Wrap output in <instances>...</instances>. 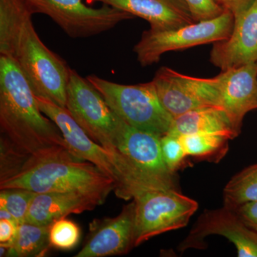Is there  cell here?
I'll return each mask as SVG.
<instances>
[{"label": "cell", "instance_id": "obj_1", "mask_svg": "<svg viewBox=\"0 0 257 257\" xmlns=\"http://www.w3.org/2000/svg\"><path fill=\"white\" fill-rule=\"evenodd\" d=\"M0 126L1 147L16 155L17 173L42 161L76 158L60 128L40 110L18 64L4 55L0 56Z\"/></svg>", "mask_w": 257, "mask_h": 257}, {"label": "cell", "instance_id": "obj_2", "mask_svg": "<svg viewBox=\"0 0 257 257\" xmlns=\"http://www.w3.org/2000/svg\"><path fill=\"white\" fill-rule=\"evenodd\" d=\"M22 188L37 193L104 192L116 189L112 179L95 165L77 158L42 161L16 175L0 180V189Z\"/></svg>", "mask_w": 257, "mask_h": 257}, {"label": "cell", "instance_id": "obj_3", "mask_svg": "<svg viewBox=\"0 0 257 257\" xmlns=\"http://www.w3.org/2000/svg\"><path fill=\"white\" fill-rule=\"evenodd\" d=\"M9 57L18 64L35 96L66 108L71 69L43 43L32 18L22 27Z\"/></svg>", "mask_w": 257, "mask_h": 257}, {"label": "cell", "instance_id": "obj_4", "mask_svg": "<svg viewBox=\"0 0 257 257\" xmlns=\"http://www.w3.org/2000/svg\"><path fill=\"white\" fill-rule=\"evenodd\" d=\"M87 79L111 110L130 126L160 137L170 131L175 118L162 105L152 81L126 85L96 75L87 76Z\"/></svg>", "mask_w": 257, "mask_h": 257}, {"label": "cell", "instance_id": "obj_5", "mask_svg": "<svg viewBox=\"0 0 257 257\" xmlns=\"http://www.w3.org/2000/svg\"><path fill=\"white\" fill-rule=\"evenodd\" d=\"M234 17L225 10L212 20H204L174 30L156 31L151 29L142 35L134 47L138 62L143 67L152 65L164 54L206 44L216 43L229 38L234 27Z\"/></svg>", "mask_w": 257, "mask_h": 257}, {"label": "cell", "instance_id": "obj_6", "mask_svg": "<svg viewBox=\"0 0 257 257\" xmlns=\"http://www.w3.org/2000/svg\"><path fill=\"white\" fill-rule=\"evenodd\" d=\"M135 204V246L167 231L184 227L199 204L177 189H154L138 194Z\"/></svg>", "mask_w": 257, "mask_h": 257}, {"label": "cell", "instance_id": "obj_7", "mask_svg": "<svg viewBox=\"0 0 257 257\" xmlns=\"http://www.w3.org/2000/svg\"><path fill=\"white\" fill-rule=\"evenodd\" d=\"M36 99L42 112L60 128L71 154L78 160L95 165L112 179L116 184V195L128 200L127 172L121 158L93 141L66 108L43 98L36 96Z\"/></svg>", "mask_w": 257, "mask_h": 257}, {"label": "cell", "instance_id": "obj_8", "mask_svg": "<svg viewBox=\"0 0 257 257\" xmlns=\"http://www.w3.org/2000/svg\"><path fill=\"white\" fill-rule=\"evenodd\" d=\"M66 109L93 141L120 157L116 148L118 116L87 78L71 69Z\"/></svg>", "mask_w": 257, "mask_h": 257}, {"label": "cell", "instance_id": "obj_9", "mask_svg": "<svg viewBox=\"0 0 257 257\" xmlns=\"http://www.w3.org/2000/svg\"><path fill=\"white\" fill-rule=\"evenodd\" d=\"M35 13L46 15L68 36L85 38L108 31L118 24L135 18L133 15L103 4L94 8L83 0H27Z\"/></svg>", "mask_w": 257, "mask_h": 257}, {"label": "cell", "instance_id": "obj_10", "mask_svg": "<svg viewBox=\"0 0 257 257\" xmlns=\"http://www.w3.org/2000/svg\"><path fill=\"white\" fill-rule=\"evenodd\" d=\"M116 148L128 165L155 189H177L175 173L166 165L161 137L130 126L118 116Z\"/></svg>", "mask_w": 257, "mask_h": 257}, {"label": "cell", "instance_id": "obj_11", "mask_svg": "<svg viewBox=\"0 0 257 257\" xmlns=\"http://www.w3.org/2000/svg\"><path fill=\"white\" fill-rule=\"evenodd\" d=\"M152 82L162 105L174 118L201 108H221L219 75L199 78L162 67Z\"/></svg>", "mask_w": 257, "mask_h": 257}, {"label": "cell", "instance_id": "obj_12", "mask_svg": "<svg viewBox=\"0 0 257 257\" xmlns=\"http://www.w3.org/2000/svg\"><path fill=\"white\" fill-rule=\"evenodd\" d=\"M210 235H220L229 239L236 246L239 257H257V231L246 226L234 211L224 206L204 211L178 249H204L207 247L204 239Z\"/></svg>", "mask_w": 257, "mask_h": 257}, {"label": "cell", "instance_id": "obj_13", "mask_svg": "<svg viewBox=\"0 0 257 257\" xmlns=\"http://www.w3.org/2000/svg\"><path fill=\"white\" fill-rule=\"evenodd\" d=\"M229 38L214 43L210 62L226 71L257 62V0L235 15Z\"/></svg>", "mask_w": 257, "mask_h": 257}, {"label": "cell", "instance_id": "obj_14", "mask_svg": "<svg viewBox=\"0 0 257 257\" xmlns=\"http://www.w3.org/2000/svg\"><path fill=\"white\" fill-rule=\"evenodd\" d=\"M135 204L123 207L119 215L93 225L87 242L75 257L124 255L135 248Z\"/></svg>", "mask_w": 257, "mask_h": 257}, {"label": "cell", "instance_id": "obj_15", "mask_svg": "<svg viewBox=\"0 0 257 257\" xmlns=\"http://www.w3.org/2000/svg\"><path fill=\"white\" fill-rule=\"evenodd\" d=\"M218 75L221 108L239 135L245 115L256 109L257 62L221 71Z\"/></svg>", "mask_w": 257, "mask_h": 257}, {"label": "cell", "instance_id": "obj_16", "mask_svg": "<svg viewBox=\"0 0 257 257\" xmlns=\"http://www.w3.org/2000/svg\"><path fill=\"white\" fill-rule=\"evenodd\" d=\"M108 195L104 192L37 193L29 209L26 222L50 225L69 214L93 210L104 203Z\"/></svg>", "mask_w": 257, "mask_h": 257}, {"label": "cell", "instance_id": "obj_17", "mask_svg": "<svg viewBox=\"0 0 257 257\" xmlns=\"http://www.w3.org/2000/svg\"><path fill=\"white\" fill-rule=\"evenodd\" d=\"M146 20L151 30H174L197 23L184 0H93Z\"/></svg>", "mask_w": 257, "mask_h": 257}, {"label": "cell", "instance_id": "obj_18", "mask_svg": "<svg viewBox=\"0 0 257 257\" xmlns=\"http://www.w3.org/2000/svg\"><path fill=\"white\" fill-rule=\"evenodd\" d=\"M167 134L180 137L193 134H219L233 140L236 133L229 116L220 107L201 108L175 118Z\"/></svg>", "mask_w": 257, "mask_h": 257}, {"label": "cell", "instance_id": "obj_19", "mask_svg": "<svg viewBox=\"0 0 257 257\" xmlns=\"http://www.w3.org/2000/svg\"><path fill=\"white\" fill-rule=\"evenodd\" d=\"M33 14L27 0H0V55L10 57L22 27Z\"/></svg>", "mask_w": 257, "mask_h": 257}, {"label": "cell", "instance_id": "obj_20", "mask_svg": "<svg viewBox=\"0 0 257 257\" xmlns=\"http://www.w3.org/2000/svg\"><path fill=\"white\" fill-rule=\"evenodd\" d=\"M50 225L42 226L28 222L19 225L16 237L8 248L7 256H43L51 247L49 240Z\"/></svg>", "mask_w": 257, "mask_h": 257}, {"label": "cell", "instance_id": "obj_21", "mask_svg": "<svg viewBox=\"0 0 257 257\" xmlns=\"http://www.w3.org/2000/svg\"><path fill=\"white\" fill-rule=\"evenodd\" d=\"M179 138L187 156L216 163L227 152L230 140L219 134H193Z\"/></svg>", "mask_w": 257, "mask_h": 257}, {"label": "cell", "instance_id": "obj_22", "mask_svg": "<svg viewBox=\"0 0 257 257\" xmlns=\"http://www.w3.org/2000/svg\"><path fill=\"white\" fill-rule=\"evenodd\" d=\"M253 202H257V164L234 175L224 189V206L230 209Z\"/></svg>", "mask_w": 257, "mask_h": 257}, {"label": "cell", "instance_id": "obj_23", "mask_svg": "<svg viewBox=\"0 0 257 257\" xmlns=\"http://www.w3.org/2000/svg\"><path fill=\"white\" fill-rule=\"evenodd\" d=\"M37 194L26 189H0V208L9 211L19 225L23 224L26 222L29 209Z\"/></svg>", "mask_w": 257, "mask_h": 257}, {"label": "cell", "instance_id": "obj_24", "mask_svg": "<svg viewBox=\"0 0 257 257\" xmlns=\"http://www.w3.org/2000/svg\"><path fill=\"white\" fill-rule=\"evenodd\" d=\"M80 235L78 225L64 217L54 221L50 225L49 240L52 247L70 250L77 246Z\"/></svg>", "mask_w": 257, "mask_h": 257}, {"label": "cell", "instance_id": "obj_25", "mask_svg": "<svg viewBox=\"0 0 257 257\" xmlns=\"http://www.w3.org/2000/svg\"><path fill=\"white\" fill-rule=\"evenodd\" d=\"M161 150L166 165L173 173L176 174L188 157L180 138L170 134L161 137Z\"/></svg>", "mask_w": 257, "mask_h": 257}, {"label": "cell", "instance_id": "obj_26", "mask_svg": "<svg viewBox=\"0 0 257 257\" xmlns=\"http://www.w3.org/2000/svg\"><path fill=\"white\" fill-rule=\"evenodd\" d=\"M189 12L196 22L217 18L225 10L216 0H184Z\"/></svg>", "mask_w": 257, "mask_h": 257}, {"label": "cell", "instance_id": "obj_27", "mask_svg": "<svg viewBox=\"0 0 257 257\" xmlns=\"http://www.w3.org/2000/svg\"><path fill=\"white\" fill-rule=\"evenodd\" d=\"M231 210L246 226L257 231V202L243 204Z\"/></svg>", "mask_w": 257, "mask_h": 257}, {"label": "cell", "instance_id": "obj_28", "mask_svg": "<svg viewBox=\"0 0 257 257\" xmlns=\"http://www.w3.org/2000/svg\"><path fill=\"white\" fill-rule=\"evenodd\" d=\"M18 223L15 219H0V246L9 248L18 233Z\"/></svg>", "mask_w": 257, "mask_h": 257}, {"label": "cell", "instance_id": "obj_29", "mask_svg": "<svg viewBox=\"0 0 257 257\" xmlns=\"http://www.w3.org/2000/svg\"><path fill=\"white\" fill-rule=\"evenodd\" d=\"M253 1V0H216L225 10H228L234 16L247 8Z\"/></svg>", "mask_w": 257, "mask_h": 257}, {"label": "cell", "instance_id": "obj_30", "mask_svg": "<svg viewBox=\"0 0 257 257\" xmlns=\"http://www.w3.org/2000/svg\"><path fill=\"white\" fill-rule=\"evenodd\" d=\"M256 109H257V100H256Z\"/></svg>", "mask_w": 257, "mask_h": 257}]
</instances>
